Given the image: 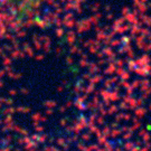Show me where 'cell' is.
<instances>
[{
    "mask_svg": "<svg viewBox=\"0 0 151 151\" xmlns=\"http://www.w3.org/2000/svg\"><path fill=\"white\" fill-rule=\"evenodd\" d=\"M12 8L18 17H24L37 8L43 0H11Z\"/></svg>",
    "mask_w": 151,
    "mask_h": 151,
    "instance_id": "cell-1",
    "label": "cell"
}]
</instances>
